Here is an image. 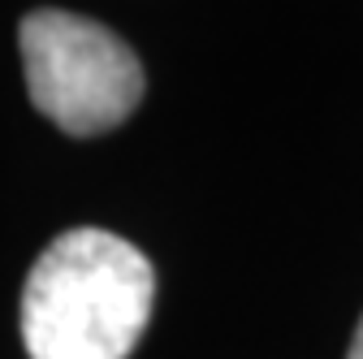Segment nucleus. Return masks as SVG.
Returning <instances> with one entry per match:
<instances>
[{"label": "nucleus", "instance_id": "f257e3e1", "mask_svg": "<svg viewBox=\"0 0 363 359\" xmlns=\"http://www.w3.org/2000/svg\"><path fill=\"white\" fill-rule=\"evenodd\" d=\"M156 303L152 260L96 226L43 247L22 286V342L30 359H125Z\"/></svg>", "mask_w": 363, "mask_h": 359}, {"label": "nucleus", "instance_id": "7ed1b4c3", "mask_svg": "<svg viewBox=\"0 0 363 359\" xmlns=\"http://www.w3.org/2000/svg\"><path fill=\"white\" fill-rule=\"evenodd\" d=\"M346 359H363V316H359V329H354V342H350Z\"/></svg>", "mask_w": 363, "mask_h": 359}, {"label": "nucleus", "instance_id": "f03ea898", "mask_svg": "<svg viewBox=\"0 0 363 359\" xmlns=\"http://www.w3.org/2000/svg\"><path fill=\"white\" fill-rule=\"evenodd\" d=\"M30 104L74 139L117 130L143 100V65L96 18L35 9L18 26Z\"/></svg>", "mask_w": 363, "mask_h": 359}]
</instances>
